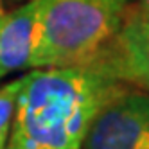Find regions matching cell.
Listing matches in <instances>:
<instances>
[{"label": "cell", "instance_id": "cell-3", "mask_svg": "<svg viewBox=\"0 0 149 149\" xmlns=\"http://www.w3.org/2000/svg\"><path fill=\"white\" fill-rule=\"evenodd\" d=\"M81 149H149V92L119 90L95 115Z\"/></svg>", "mask_w": 149, "mask_h": 149}, {"label": "cell", "instance_id": "cell-8", "mask_svg": "<svg viewBox=\"0 0 149 149\" xmlns=\"http://www.w3.org/2000/svg\"><path fill=\"white\" fill-rule=\"evenodd\" d=\"M6 15H7V13H6V7H4V4H2V0H0V22L4 20Z\"/></svg>", "mask_w": 149, "mask_h": 149}, {"label": "cell", "instance_id": "cell-5", "mask_svg": "<svg viewBox=\"0 0 149 149\" xmlns=\"http://www.w3.org/2000/svg\"><path fill=\"white\" fill-rule=\"evenodd\" d=\"M38 2L29 0L0 22V81L29 68L36 34Z\"/></svg>", "mask_w": 149, "mask_h": 149}, {"label": "cell", "instance_id": "cell-2", "mask_svg": "<svg viewBox=\"0 0 149 149\" xmlns=\"http://www.w3.org/2000/svg\"><path fill=\"white\" fill-rule=\"evenodd\" d=\"M29 68L90 67L119 33L130 0H36Z\"/></svg>", "mask_w": 149, "mask_h": 149}, {"label": "cell", "instance_id": "cell-6", "mask_svg": "<svg viewBox=\"0 0 149 149\" xmlns=\"http://www.w3.org/2000/svg\"><path fill=\"white\" fill-rule=\"evenodd\" d=\"M22 84H24V77H18L0 86V146L7 144Z\"/></svg>", "mask_w": 149, "mask_h": 149}, {"label": "cell", "instance_id": "cell-1", "mask_svg": "<svg viewBox=\"0 0 149 149\" xmlns=\"http://www.w3.org/2000/svg\"><path fill=\"white\" fill-rule=\"evenodd\" d=\"M124 86L92 67L34 68L24 76L6 149H81L95 115Z\"/></svg>", "mask_w": 149, "mask_h": 149}, {"label": "cell", "instance_id": "cell-9", "mask_svg": "<svg viewBox=\"0 0 149 149\" xmlns=\"http://www.w3.org/2000/svg\"><path fill=\"white\" fill-rule=\"evenodd\" d=\"M0 149H6V146H0Z\"/></svg>", "mask_w": 149, "mask_h": 149}, {"label": "cell", "instance_id": "cell-4", "mask_svg": "<svg viewBox=\"0 0 149 149\" xmlns=\"http://www.w3.org/2000/svg\"><path fill=\"white\" fill-rule=\"evenodd\" d=\"M90 67L149 92V13L138 6L127 7L119 33Z\"/></svg>", "mask_w": 149, "mask_h": 149}, {"label": "cell", "instance_id": "cell-7", "mask_svg": "<svg viewBox=\"0 0 149 149\" xmlns=\"http://www.w3.org/2000/svg\"><path fill=\"white\" fill-rule=\"evenodd\" d=\"M136 6L140 9H144L146 13H149V0H136Z\"/></svg>", "mask_w": 149, "mask_h": 149}]
</instances>
